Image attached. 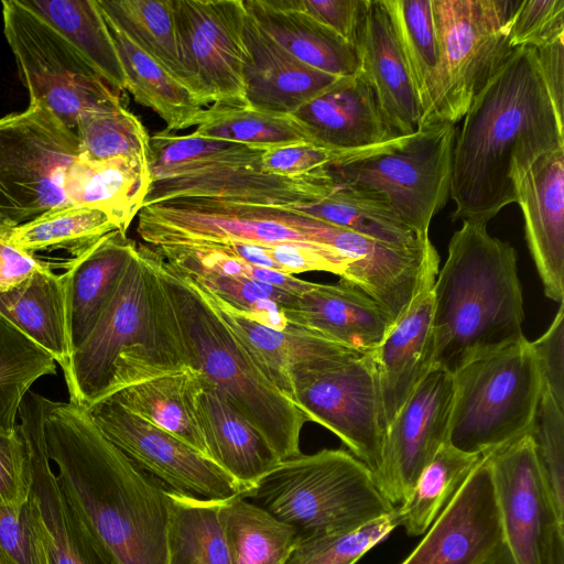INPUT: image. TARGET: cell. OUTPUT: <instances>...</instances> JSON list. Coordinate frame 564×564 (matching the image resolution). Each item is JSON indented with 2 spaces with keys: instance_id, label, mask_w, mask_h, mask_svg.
<instances>
[{
  "instance_id": "cell-9",
  "label": "cell",
  "mask_w": 564,
  "mask_h": 564,
  "mask_svg": "<svg viewBox=\"0 0 564 564\" xmlns=\"http://www.w3.org/2000/svg\"><path fill=\"white\" fill-rule=\"evenodd\" d=\"M1 6L3 33L30 105L48 109L75 131L83 112L121 104L75 46L22 0Z\"/></svg>"
},
{
  "instance_id": "cell-52",
  "label": "cell",
  "mask_w": 564,
  "mask_h": 564,
  "mask_svg": "<svg viewBox=\"0 0 564 564\" xmlns=\"http://www.w3.org/2000/svg\"><path fill=\"white\" fill-rule=\"evenodd\" d=\"M30 484L28 449L17 423L14 432H0V505L25 501Z\"/></svg>"
},
{
  "instance_id": "cell-19",
  "label": "cell",
  "mask_w": 564,
  "mask_h": 564,
  "mask_svg": "<svg viewBox=\"0 0 564 564\" xmlns=\"http://www.w3.org/2000/svg\"><path fill=\"white\" fill-rule=\"evenodd\" d=\"M326 167L299 175H279L264 173L254 165H228L156 180L151 182L143 206L180 197H207L248 205L296 207L334 191L336 183Z\"/></svg>"
},
{
  "instance_id": "cell-16",
  "label": "cell",
  "mask_w": 564,
  "mask_h": 564,
  "mask_svg": "<svg viewBox=\"0 0 564 564\" xmlns=\"http://www.w3.org/2000/svg\"><path fill=\"white\" fill-rule=\"evenodd\" d=\"M454 376L434 367L388 425L377 486L394 507L410 495L421 471L448 442Z\"/></svg>"
},
{
  "instance_id": "cell-38",
  "label": "cell",
  "mask_w": 564,
  "mask_h": 564,
  "mask_svg": "<svg viewBox=\"0 0 564 564\" xmlns=\"http://www.w3.org/2000/svg\"><path fill=\"white\" fill-rule=\"evenodd\" d=\"M486 455L460 451L448 442L421 471L409 497L397 507L400 527L410 536L424 534Z\"/></svg>"
},
{
  "instance_id": "cell-11",
  "label": "cell",
  "mask_w": 564,
  "mask_h": 564,
  "mask_svg": "<svg viewBox=\"0 0 564 564\" xmlns=\"http://www.w3.org/2000/svg\"><path fill=\"white\" fill-rule=\"evenodd\" d=\"M293 402L333 432L375 474L384 438L378 381L369 354L354 349L296 364Z\"/></svg>"
},
{
  "instance_id": "cell-55",
  "label": "cell",
  "mask_w": 564,
  "mask_h": 564,
  "mask_svg": "<svg viewBox=\"0 0 564 564\" xmlns=\"http://www.w3.org/2000/svg\"><path fill=\"white\" fill-rule=\"evenodd\" d=\"M564 35L535 48L541 77L558 117L563 119Z\"/></svg>"
},
{
  "instance_id": "cell-59",
  "label": "cell",
  "mask_w": 564,
  "mask_h": 564,
  "mask_svg": "<svg viewBox=\"0 0 564 564\" xmlns=\"http://www.w3.org/2000/svg\"><path fill=\"white\" fill-rule=\"evenodd\" d=\"M0 564H13L6 554L0 550Z\"/></svg>"
},
{
  "instance_id": "cell-57",
  "label": "cell",
  "mask_w": 564,
  "mask_h": 564,
  "mask_svg": "<svg viewBox=\"0 0 564 564\" xmlns=\"http://www.w3.org/2000/svg\"><path fill=\"white\" fill-rule=\"evenodd\" d=\"M482 564H514L505 543Z\"/></svg>"
},
{
  "instance_id": "cell-29",
  "label": "cell",
  "mask_w": 564,
  "mask_h": 564,
  "mask_svg": "<svg viewBox=\"0 0 564 564\" xmlns=\"http://www.w3.org/2000/svg\"><path fill=\"white\" fill-rule=\"evenodd\" d=\"M254 23L302 63L346 77L360 70L357 50L337 33L286 0H242Z\"/></svg>"
},
{
  "instance_id": "cell-43",
  "label": "cell",
  "mask_w": 564,
  "mask_h": 564,
  "mask_svg": "<svg viewBox=\"0 0 564 564\" xmlns=\"http://www.w3.org/2000/svg\"><path fill=\"white\" fill-rule=\"evenodd\" d=\"M55 372L54 358L0 312V432H14L31 386Z\"/></svg>"
},
{
  "instance_id": "cell-34",
  "label": "cell",
  "mask_w": 564,
  "mask_h": 564,
  "mask_svg": "<svg viewBox=\"0 0 564 564\" xmlns=\"http://www.w3.org/2000/svg\"><path fill=\"white\" fill-rule=\"evenodd\" d=\"M57 30L113 90L127 89L115 42L97 0H22Z\"/></svg>"
},
{
  "instance_id": "cell-26",
  "label": "cell",
  "mask_w": 564,
  "mask_h": 564,
  "mask_svg": "<svg viewBox=\"0 0 564 564\" xmlns=\"http://www.w3.org/2000/svg\"><path fill=\"white\" fill-rule=\"evenodd\" d=\"M137 248L127 234L113 230L68 263L64 275L72 354L94 328Z\"/></svg>"
},
{
  "instance_id": "cell-4",
  "label": "cell",
  "mask_w": 564,
  "mask_h": 564,
  "mask_svg": "<svg viewBox=\"0 0 564 564\" xmlns=\"http://www.w3.org/2000/svg\"><path fill=\"white\" fill-rule=\"evenodd\" d=\"M432 297L434 367L452 375L525 338L517 252L486 224L465 220L453 234Z\"/></svg>"
},
{
  "instance_id": "cell-3",
  "label": "cell",
  "mask_w": 564,
  "mask_h": 564,
  "mask_svg": "<svg viewBox=\"0 0 564 564\" xmlns=\"http://www.w3.org/2000/svg\"><path fill=\"white\" fill-rule=\"evenodd\" d=\"M156 304L184 367L205 379L265 438L280 460L301 454L307 419L261 371L250 352L182 271L144 246Z\"/></svg>"
},
{
  "instance_id": "cell-20",
  "label": "cell",
  "mask_w": 564,
  "mask_h": 564,
  "mask_svg": "<svg viewBox=\"0 0 564 564\" xmlns=\"http://www.w3.org/2000/svg\"><path fill=\"white\" fill-rule=\"evenodd\" d=\"M528 247L545 295L564 299V148L544 153L516 183Z\"/></svg>"
},
{
  "instance_id": "cell-30",
  "label": "cell",
  "mask_w": 564,
  "mask_h": 564,
  "mask_svg": "<svg viewBox=\"0 0 564 564\" xmlns=\"http://www.w3.org/2000/svg\"><path fill=\"white\" fill-rule=\"evenodd\" d=\"M151 182L149 163L139 159L93 161L78 155L66 169L63 189L69 205L101 210L127 234Z\"/></svg>"
},
{
  "instance_id": "cell-44",
  "label": "cell",
  "mask_w": 564,
  "mask_h": 564,
  "mask_svg": "<svg viewBox=\"0 0 564 564\" xmlns=\"http://www.w3.org/2000/svg\"><path fill=\"white\" fill-rule=\"evenodd\" d=\"M421 108L434 85L438 50L432 0H383Z\"/></svg>"
},
{
  "instance_id": "cell-31",
  "label": "cell",
  "mask_w": 564,
  "mask_h": 564,
  "mask_svg": "<svg viewBox=\"0 0 564 564\" xmlns=\"http://www.w3.org/2000/svg\"><path fill=\"white\" fill-rule=\"evenodd\" d=\"M206 384L207 380L198 370L183 367L128 384L104 398L175 435L209 458L197 416V398Z\"/></svg>"
},
{
  "instance_id": "cell-13",
  "label": "cell",
  "mask_w": 564,
  "mask_h": 564,
  "mask_svg": "<svg viewBox=\"0 0 564 564\" xmlns=\"http://www.w3.org/2000/svg\"><path fill=\"white\" fill-rule=\"evenodd\" d=\"M502 538L514 564H564V519L529 433L487 454Z\"/></svg>"
},
{
  "instance_id": "cell-17",
  "label": "cell",
  "mask_w": 564,
  "mask_h": 564,
  "mask_svg": "<svg viewBox=\"0 0 564 564\" xmlns=\"http://www.w3.org/2000/svg\"><path fill=\"white\" fill-rule=\"evenodd\" d=\"M51 400L29 391L18 416L30 469L29 499L48 564H118L64 496L46 453L44 422Z\"/></svg>"
},
{
  "instance_id": "cell-47",
  "label": "cell",
  "mask_w": 564,
  "mask_h": 564,
  "mask_svg": "<svg viewBox=\"0 0 564 564\" xmlns=\"http://www.w3.org/2000/svg\"><path fill=\"white\" fill-rule=\"evenodd\" d=\"M398 527L400 516L395 508L356 530L300 540L284 564H356Z\"/></svg>"
},
{
  "instance_id": "cell-32",
  "label": "cell",
  "mask_w": 564,
  "mask_h": 564,
  "mask_svg": "<svg viewBox=\"0 0 564 564\" xmlns=\"http://www.w3.org/2000/svg\"><path fill=\"white\" fill-rule=\"evenodd\" d=\"M0 312L46 350L64 370L72 355L66 315L65 275L47 265L7 292Z\"/></svg>"
},
{
  "instance_id": "cell-42",
  "label": "cell",
  "mask_w": 564,
  "mask_h": 564,
  "mask_svg": "<svg viewBox=\"0 0 564 564\" xmlns=\"http://www.w3.org/2000/svg\"><path fill=\"white\" fill-rule=\"evenodd\" d=\"M192 134L263 149L296 142L315 144L305 127L291 115L248 107L212 105L204 109Z\"/></svg>"
},
{
  "instance_id": "cell-28",
  "label": "cell",
  "mask_w": 564,
  "mask_h": 564,
  "mask_svg": "<svg viewBox=\"0 0 564 564\" xmlns=\"http://www.w3.org/2000/svg\"><path fill=\"white\" fill-rule=\"evenodd\" d=\"M197 416L209 458L247 491L281 462L260 432L208 381L197 398Z\"/></svg>"
},
{
  "instance_id": "cell-1",
  "label": "cell",
  "mask_w": 564,
  "mask_h": 564,
  "mask_svg": "<svg viewBox=\"0 0 564 564\" xmlns=\"http://www.w3.org/2000/svg\"><path fill=\"white\" fill-rule=\"evenodd\" d=\"M464 118L452 154V220L487 225L517 203L516 183L533 162L564 148V122L541 77L535 48L512 50Z\"/></svg>"
},
{
  "instance_id": "cell-18",
  "label": "cell",
  "mask_w": 564,
  "mask_h": 564,
  "mask_svg": "<svg viewBox=\"0 0 564 564\" xmlns=\"http://www.w3.org/2000/svg\"><path fill=\"white\" fill-rule=\"evenodd\" d=\"M486 456L400 564H482L503 544Z\"/></svg>"
},
{
  "instance_id": "cell-24",
  "label": "cell",
  "mask_w": 564,
  "mask_h": 564,
  "mask_svg": "<svg viewBox=\"0 0 564 564\" xmlns=\"http://www.w3.org/2000/svg\"><path fill=\"white\" fill-rule=\"evenodd\" d=\"M243 41L247 48L245 102L248 108L289 116L340 78L292 56L264 33L247 11Z\"/></svg>"
},
{
  "instance_id": "cell-39",
  "label": "cell",
  "mask_w": 564,
  "mask_h": 564,
  "mask_svg": "<svg viewBox=\"0 0 564 564\" xmlns=\"http://www.w3.org/2000/svg\"><path fill=\"white\" fill-rule=\"evenodd\" d=\"M220 519L231 564H284L300 540L295 529L241 496L223 501Z\"/></svg>"
},
{
  "instance_id": "cell-51",
  "label": "cell",
  "mask_w": 564,
  "mask_h": 564,
  "mask_svg": "<svg viewBox=\"0 0 564 564\" xmlns=\"http://www.w3.org/2000/svg\"><path fill=\"white\" fill-rule=\"evenodd\" d=\"M366 149L339 151L308 142L271 147L263 151L261 171L279 175L304 174L326 167L340 159L348 158Z\"/></svg>"
},
{
  "instance_id": "cell-21",
  "label": "cell",
  "mask_w": 564,
  "mask_h": 564,
  "mask_svg": "<svg viewBox=\"0 0 564 564\" xmlns=\"http://www.w3.org/2000/svg\"><path fill=\"white\" fill-rule=\"evenodd\" d=\"M282 311L289 324L362 354L371 352L393 323L371 297L340 279L310 282Z\"/></svg>"
},
{
  "instance_id": "cell-23",
  "label": "cell",
  "mask_w": 564,
  "mask_h": 564,
  "mask_svg": "<svg viewBox=\"0 0 564 564\" xmlns=\"http://www.w3.org/2000/svg\"><path fill=\"white\" fill-rule=\"evenodd\" d=\"M432 286L412 301L370 352L378 381L384 433L415 388L434 368Z\"/></svg>"
},
{
  "instance_id": "cell-56",
  "label": "cell",
  "mask_w": 564,
  "mask_h": 564,
  "mask_svg": "<svg viewBox=\"0 0 564 564\" xmlns=\"http://www.w3.org/2000/svg\"><path fill=\"white\" fill-rule=\"evenodd\" d=\"M46 267L34 254L28 253L0 236V292L18 286L37 270Z\"/></svg>"
},
{
  "instance_id": "cell-10",
  "label": "cell",
  "mask_w": 564,
  "mask_h": 564,
  "mask_svg": "<svg viewBox=\"0 0 564 564\" xmlns=\"http://www.w3.org/2000/svg\"><path fill=\"white\" fill-rule=\"evenodd\" d=\"M78 155L75 131L37 104L0 118V216L14 227L68 206L63 182Z\"/></svg>"
},
{
  "instance_id": "cell-7",
  "label": "cell",
  "mask_w": 564,
  "mask_h": 564,
  "mask_svg": "<svg viewBox=\"0 0 564 564\" xmlns=\"http://www.w3.org/2000/svg\"><path fill=\"white\" fill-rule=\"evenodd\" d=\"M453 376L451 445L486 455L529 433L542 380L527 338L467 364Z\"/></svg>"
},
{
  "instance_id": "cell-27",
  "label": "cell",
  "mask_w": 564,
  "mask_h": 564,
  "mask_svg": "<svg viewBox=\"0 0 564 564\" xmlns=\"http://www.w3.org/2000/svg\"><path fill=\"white\" fill-rule=\"evenodd\" d=\"M193 282L208 305L239 337L261 371L292 401L291 370L296 364L351 349L291 324L288 330L261 325L203 285Z\"/></svg>"
},
{
  "instance_id": "cell-48",
  "label": "cell",
  "mask_w": 564,
  "mask_h": 564,
  "mask_svg": "<svg viewBox=\"0 0 564 564\" xmlns=\"http://www.w3.org/2000/svg\"><path fill=\"white\" fill-rule=\"evenodd\" d=\"M529 434L554 508L564 519V406L545 389Z\"/></svg>"
},
{
  "instance_id": "cell-54",
  "label": "cell",
  "mask_w": 564,
  "mask_h": 564,
  "mask_svg": "<svg viewBox=\"0 0 564 564\" xmlns=\"http://www.w3.org/2000/svg\"><path fill=\"white\" fill-rule=\"evenodd\" d=\"M368 0H286L355 45Z\"/></svg>"
},
{
  "instance_id": "cell-50",
  "label": "cell",
  "mask_w": 564,
  "mask_h": 564,
  "mask_svg": "<svg viewBox=\"0 0 564 564\" xmlns=\"http://www.w3.org/2000/svg\"><path fill=\"white\" fill-rule=\"evenodd\" d=\"M0 550L13 564H48L29 497L0 505Z\"/></svg>"
},
{
  "instance_id": "cell-40",
  "label": "cell",
  "mask_w": 564,
  "mask_h": 564,
  "mask_svg": "<svg viewBox=\"0 0 564 564\" xmlns=\"http://www.w3.org/2000/svg\"><path fill=\"white\" fill-rule=\"evenodd\" d=\"M265 149L229 141L177 135L165 130L150 138L149 171L152 181L184 176L228 165L261 169Z\"/></svg>"
},
{
  "instance_id": "cell-5",
  "label": "cell",
  "mask_w": 564,
  "mask_h": 564,
  "mask_svg": "<svg viewBox=\"0 0 564 564\" xmlns=\"http://www.w3.org/2000/svg\"><path fill=\"white\" fill-rule=\"evenodd\" d=\"M242 498L258 500L300 540L349 532L397 508L364 463L350 452L328 448L281 460Z\"/></svg>"
},
{
  "instance_id": "cell-25",
  "label": "cell",
  "mask_w": 564,
  "mask_h": 564,
  "mask_svg": "<svg viewBox=\"0 0 564 564\" xmlns=\"http://www.w3.org/2000/svg\"><path fill=\"white\" fill-rule=\"evenodd\" d=\"M360 72L397 137L417 129L421 108L383 0H368L355 41Z\"/></svg>"
},
{
  "instance_id": "cell-15",
  "label": "cell",
  "mask_w": 564,
  "mask_h": 564,
  "mask_svg": "<svg viewBox=\"0 0 564 564\" xmlns=\"http://www.w3.org/2000/svg\"><path fill=\"white\" fill-rule=\"evenodd\" d=\"M193 93L205 107H246L242 0H172Z\"/></svg>"
},
{
  "instance_id": "cell-37",
  "label": "cell",
  "mask_w": 564,
  "mask_h": 564,
  "mask_svg": "<svg viewBox=\"0 0 564 564\" xmlns=\"http://www.w3.org/2000/svg\"><path fill=\"white\" fill-rule=\"evenodd\" d=\"M290 208L394 246H415L430 239L419 236L379 197L343 184L336 183L330 194L316 202Z\"/></svg>"
},
{
  "instance_id": "cell-33",
  "label": "cell",
  "mask_w": 564,
  "mask_h": 564,
  "mask_svg": "<svg viewBox=\"0 0 564 564\" xmlns=\"http://www.w3.org/2000/svg\"><path fill=\"white\" fill-rule=\"evenodd\" d=\"M104 18L134 100L155 111L164 120L166 132L197 126L205 109L197 97Z\"/></svg>"
},
{
  "instance_id": "cell-2",
  "label": "cell",
  "mask_w": 564,
  "mask_h": 564,
  "mask_svg": "<svg viewBox=\"0 0 564 564\" xmlns=\"http://www.w3.org/2000/svg\"><path fill=\"white\" fill-rule=\"evenodd\" d=\"M44 438L64 496L117 563L167 564L165 487L70 401H51Z\"/></svg>"
},
{
  "instance_id": "cell-14",
  "label": "cell",
  "mask_w": 564,
  "mask_h": 564,
  "mask_svg": "<svg viewBox=\"0 0 564 564\" xmlns=\"http://www.w3.org/2000/svg\"><path fill=\"white\" fill-rule=\"evenodd\" d=\"M86 410L108 441L165 488L218 501L247 491L212 459L115 401L104 398Z\"/></svg>"
},
{
  "instance_id": "cell-58",
  "label": "cell",
  "mask_w": 564,
  "mask_h": 564,
  "mask_svg": "<svg viewBox=\"0 0 564 564\" xmlns=\"http://www.w3.org/2000/svg\"><path fill=\"white\" fill-rule=\"evenodd\" d=\"M12 226H10L1 216H0V236H6L9 229H11Z\"/></svg>"
},
{
  "instance_id": "cell-53",
  "label": "cell",
  "mask_w": 564,
  "mask_h": 564,
  "mask_svg": "<svg viewBox=\"0 0 564 564\" xmlns=\"http://www.w3.org/2000/svg\"><path fill=\"white\" fill-rule=\"evenodd\" d=\"M542 380V389L547 390L556 402L564 406V305L549 328L534 341H530Z\"/></svg>"
},
{
  "instance_id": "cell-35",
  "label": "cell",
  "mask_w": 564,
  "mask_h": 564,
  "mask_svg": "<svg viewBox=\"0 0 564 564\" xmlns=\"http://www.w3.org/2000/svg\"><path fill=\"white\" fill-rule=\"evenodd\" d=\"M223 501L165 488L167 564H231L220 519Z\"/></svg>"
},
{
  "instance_id": "cell-22",
  "label": "cell",
  "mask_w": 564,
  "mask_h": 564,
  "mask_svg": "<svg viewBox=\"0 0 564 564\" xmlns=\"http://www.w3.org/2000/svg\"><path fill=\"white\" fill-rule=\"evenodd\" d=\"M291 116L305 127L316 145L332 150H360L398 138L360 70L338 78Z\"/></svg>"
},
{
  "instance_id": "cell-41",
  "label": "cell",
  "mask_w": 564,
  "mask_h": 564,
  "mask_svg": "<svg viewBox=\"0 0 564 564\" xmlns=\"http://www.w3.org/2000/svg\"><path fill=\"white\" fill-rule=\"evenodd\" d=\"M113 230L119 229L104 212L68 205L12 227L4 238L31 254L61 249L76 258Z\"/></svg>"
},
{
  "instance_id": "cell-46",
  "label": "cell",
  "mask_w": 564,
  "mask_h": 564,
  "mask_svg": "<svg viewBox=\"0 0 564 564\" xmlns=\"http://www.w3.org/2000/svg\"><path fill=\"white\" fill-rule=\"evenodd\" d=\"M186 275L259 324L278 330L290 328L282 307L297 294L241 275L214 272Z\"/></svg>"
},
{
  "instance_id": "cell-45",
  "label": "cell",
  "mask_w": 564,
  "mask_h": 564,
  "mask_svg": "<svg viewBox=\"0 0 564 564\" xmlns=\"http://www.w3.org/2000/svg\"><path fill=\"white\" fill-rule=\"evenodd\" d=\"M79 156L93 161L134 158L149 163L150 137L121 104L83 112L76 123Z\"/></svg>"
},
{
  "instance_id": "cell-12",
  "label": "cell",
  "mask_w": 564,
  "mask_h": 564,
  "mask_svg": "<svg viewBox=\"0 0 564 564\" xmlns=\"http://www.w3.org/2000/svg\"><path fill=\"white\" fill-rule=\"evenodd\" d=\"M138 219V234L149 246L311 241L301 231L303 215L290 207L180 197L143 206Z\"/></svg>"
},
{
  "instance_id": "cell-8",
  "label": "cell",
  "mask_w": 564,
  "mask_h": 564,
  "mask_svg": "<svg viewBox=\"0 0 564 564\" xmlns=\"http://www.w3.org/2000/svg\"><path fill=\"white\" fill-rule=\"evenodd\" d=\"M517 0H432L438 65L417 129L454 124L512 51L506 24Z\"/></svg>"
},
{
  "instance_id": "cell-36",
  "label": "cell",
  "mask_w": 564,
  "mask_h": 564,
  "mask_svg": "<svg viewBox=\"0 0 564 564\" xmlns=\"http://www.w3.org/2000/svg\"><path fill=\"white\" fill-rule=\"evenodd\" d=\"M97 2L101 12L119 30L193 93V82L182 55L172 0Z\"/></svg>"
},
{
  "instance_id": "cell-49",
  "label": "cell",
  "mask_w": 564,
  "mask_h": 564,
  "mask_svg": "<svg viewBox=\"0 0 564 564\" xmlns=\"http://www.w3.org/2000/svg\"><path fill=\"white\" fill-rule=\"evenodd\" d=\"M506 31L511 50L536 48L564 35V0H517Z\"/></svg>"
},
{
  "instance_id": "cell-6",
  "label": "cell",
  "mask_w": 564,
  "mask_h": 564,
  "mask_svg": "<svg viewBox=\"0 0 564 564\" xmlns=\"http://www.w3.org/2000/svg\"><path fill=\"white\" fill-rule=\"evenodd\" d=\"M456 132L454 124L416 129L326 169L335 183L373 194L419 236L427 238L432 218L449 197Z\"/></svg>"
}]
</instances>
